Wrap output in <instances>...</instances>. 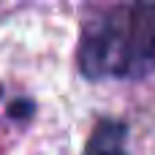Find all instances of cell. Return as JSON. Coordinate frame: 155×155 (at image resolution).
<instances>
[{"label": "cell", "instance_id": "6da1fadb", "mask_svg": "<svg viewBox=\"0 0 155 155\" xmlns=\"http://www.w3.org/2000/svg\"><path fill=\"white\" fill-rule=\"evenodd\" d=\"M87 79H142L155 74V3H125L95 14L79 41Z\"/></svg>", "mask_w": 155, "mask_h": 155}, {"label": "cell", "instance_id": "7a4b0ae2", "mask_svg": "<svg viewBox=\"0 0 155 155\" xmlns=\"http://www.w3.org/2000/svg\"><path fill=\"white\" fill-rule=\"evenodd\" d=\"M84 155H125V125L117 120H101L87 139Z\"/></svg>", "mask_w": 155, "mask_h": 155}]
</instances>
